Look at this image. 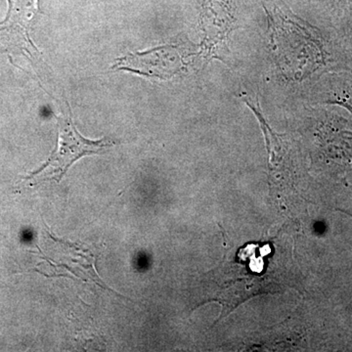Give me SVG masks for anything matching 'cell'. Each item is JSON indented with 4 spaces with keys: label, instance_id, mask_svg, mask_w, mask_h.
<instances>
[{
    "label": "cell",
    "instance_id": "6da1fadb",
    "mask_svg": "<svg viewBox=\"0 0 352 352\" xmlns=\"http://www.w3.org/2000/svg\"><path fill=\"white\" fill-rule=\"evenodd\" d=\"M57 122L59 140L56 150L38 171L32 173V177L60 182L72 164L80 157L102 154L113 145L108 138L94 141L83 138L74 126L71 117H57Z\"/></svg>",
    "mask_w": 352,
    "mask_h": 352
},
{
    "label": "cell",
    "instance_id": "7a4b0ae2",
    "mask_svg": "<svg viewBox=\"0 0 352 352\" xmlns=\"http://www.w3.org/2000/svg\"><path fill=\"white\" fill-rule=\"evenodd\" d=\"M8 3L6 19L0 23V51L36 50L30 38V29L39 11L38 0L30 4L8 0Z\"/></svg>",
    "mask_w": 352,
    "mask_h": 352
},
{
    "label": "cell",
    "instance_id": "3957f363",
    "mask_svg": "<svg viewBox=\"0 0 352 352\" xmlns=\"http://www.w3.org/2000/svg\"><path fill=\"white\" fill-rule=\"evenodd\" d=\"M122 69L138 72L149 76L168 78L179 72L180 65L177 55L171 48L162 47L146 53L122 59Z\"/></svg>",
    "mask_w": 352,
    "mask_h": 352
},
{
    "label": "cell",
    "instance_id": "277c9868",
    "mask_svg": "<svg viewBox=\"0 0 352 352\" xmlns=\"http://www.w3.org/2000/svg\"><path fill=\"white\" fill-rule=\"evenodd\" d=\"M203 13L205 45L208 52H214L226 43L233 30L234 18L228 6L219 0H207Z\"/></svg>",
    "mask_w": 352,
    "mask_h": 352
}]
</instances>
